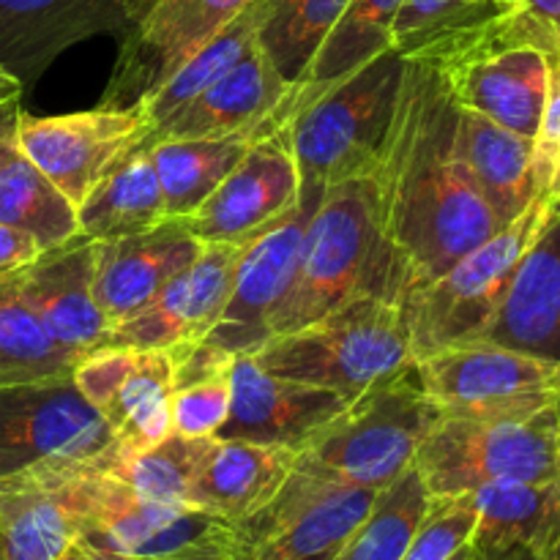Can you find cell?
<instances>
[{
    "label": "cell",
    "instance_id": "8fae6325",
    "mask_svg": "<svg viewBox=\"0 0 560 560\" xmlns=\"http://www.w3.org/2000/svg\"><path fill=\"white\" fill-rule=\"evenodd\" d=\"M118 446L74 377L0 388V476L44 459H96Z\"/></svg>",
    "mask_w": 560,
    "mask_h": 560
},
{
    "label": "cell",
    "instance_id": "30bf717a",
    "mask_svg": "<svg viewBox=\"0 0 560 560\" xmlns=\"http://www.w3.org/2000/svg\"><path fill=\"white\" fill-rule=\"evenodd\" d=\"M145 104L93 107L85 113L20 115L16 148L80 208L93 186L151 135Z\"/></svg>",
    "mask_w": 560,
    "mask_h": 560
},
{
    "label": "cell",
    "instance_id": "9a60e30c",
    "mask_svg": "<svg viewBox=\"0 0 560 560\" xmlns=\"http://www.w3.org/2000/svg\"><path fill=\"white\" fill-rule=\"evenodd\" d=\"M315 208V200L299 197L293 211L246 241L222 317L202 339L206 348L235 359L257 353L271 339V317L299 266L306 222Z\"/></svg>",
    "mask_w": 560,
    "mask_h": 560
},
{
    "label": "cell",
    "instance_id": "7dc6e473",
    "mask_svg": "<svg viewBox=\"0 0 560 560\" xmlns=\"http://www.w3.org/2000/svg\"><path fill=\"white\" fill-rule=\"evenodd\" d=\"M331 560H345V547H342V550H339V552H337V556H334Z\"/></svg>",
    "mask_w": 560,
    "mask_h": 560
},
{
    "label": "cell",
    "instance_id": "603a6c76",
    "mask_svg": "<svg viewBox=\"0 0 560 560\" xmlns=\"http://www.w3.org/2000/svg\"><path fill=\"white\" fill-rule=\"evenodd\" d=\"M474 342L503 345L560 364V195L520 262L501 310Z\"/></svg>",
    "mask_w": 560,
    "mask_h": 560
},
{
    "label": "cell",
    "instance_id": "f1b7e54d",
    "mask_svg": "<svg viewBox=\"0 0 560 560\" xmlns=\"http://www.w3.org/2000/svg\"><path fill=\"white\" fill-rule=\"evenodd\" d=\"M268 131H238V135L202 137V140H162L148 145L167 217L178 219L197 211L241 162L246 148Z\"/></svg>",
    "mask_w": 560,
    "mask_h": 560
},
{
    "label": "cell",
    "instance_id": "7a4b0ae2",
    "mask_svg": "<svg viewBox=\"0 0 560 560\" xmlns=\"http://www.w3.org/2000/svg\"><path fill=\"white\" fill-rule=\"evenodd\" d=\"M364 295L399 304V271L383 238L370 175L328 186L310 213L299 266L271 317V337L320 320Z\"/></svg>",
    "mask_w": 560,
    "mask_h": 560
},
{
    "label": "cell",
    "instance_id": "ee69618b",
    "mask_svg": "<svg viewBox=\"0 0 560 560\" xmlns=\"http://www.w3.org/2000/svg\"><path fill=\"white\" fill-rule=\"evenodd\" d=\"M448 560H492V558L485 556V552H481L479 547L474 545V541H468V545L459 547V550L454 552V556L448 558Z\"/></svg>",
    "mask_w": 560,
    "mask_h": 560
},
{
    "label": "cell",
    "instance_id": "f907efd6",
    "mask_svg": "<svg viewBox=\"0 0 560 560\" xmlns=\"http://www.w3.org/2000/svg\"><path fill=\"white\" fill-rule=\"evenodd\" d=\"M0 560H3V552H0Z\"/></svg>",
    "mask_w": 560,
    "mask_h": 560
},
{
    "label": "cell",
    "instance_id": "2e32d148",
    "mask_svg": "<svg viewBox=\"0 0 560 560\" xmlns=\"http://www.w3.org/2000/svg\"><path fill=\"white\" fill-rule=\"evenodd\" d=\"M153 0H0V69L31 88L58 55L93 36L120 38Z\"/></svg>",
    "mask_w": 560,
    "mask_h": 560
},
{
    "label": "cell",
    "instance_id": "9c48e42d",
    "mask_svg": "<svg viewBox=\"0 0 560 560\" xmlns=\"http://www.w3.org/2000/svg\"><path fill=\"white\" fill-rule=\"evenodd\" d=\"M375 498L377 490L334 481L295 463L271 503L238 525L255 547L252 560L331 556L353 539Z\"/></svg>",
    "mask_w": 560,
    "mask_h": 560
},
{
    "label": "cell",
    "instance_id": "277c9868",
    "mask_svg": "<svg viewBox=\"0 0 560 560\" xmlns=\"http://www.w3.org/2000/svg\"><path fill=\"white\" fill-rule=\"evenodd\" d=\"M252 359L284 381L350 399L413 364L402 310L377 295L355 299L310 326L271 337Z\"/></svg>",
    "mask_w": 560,
    "mask_h": 560
},
{
    "label": "cell",
    "instance_id": "f6af8a7d",
    "mask_svg": "<svg viewBox=\"0 0 560 560\" xmlns=\"http://www.w3.org/2000/svg\"><path fill=\"white\" fill-rule=\"evenodd\" d=\"M501 560H545V558H539L536 552H530V550H514V552H509V556H503Z\"/></svg>",
    "mask_w": 560,
    "mask_h": 560
},
{
    "label": "cell",
    "instance_id": "ffe728a7",
    "mask_svg": "<svg viewBox=\"0 0 560 560\" xmlns=\"http://www.w3.org/2000/svg\"><path fill=\"white\" fill-rule=\"evenodd\" d=\"M96 241L77 235L58 249H47L27 266L11 271L22 301L33 310L44 331L77 355L104 348L109 323L93 301Z\"/></svg>",
    "mask_w": 560,
    "mask_h": 560
},
{
    "label": "cell",
    "instance_id": "5b68a950",
    "mask_svg": "<svg viewBox=\"0 0 560 560\" xmlns=\"http://www.w3.org/2000/svg\"><path fill=\"white\" fill-rule=\"evenodd\" d=\"M556 200V195H536L506 228L399 301L413 361L448 345L474 342L485 334L512 288L520 262L552 217Z\"/></svg>",
    "mask_w": 560,
    "mask_h": 560
},
{
    "label": "cell",
    "instance_id": "ab89813d",
    "mask_svg": "<svg viewBox=\"0 0 560 560\" xmlns=\"http://www.w3.org/2000/svg\"><path fill=\"white\" fill-rule=\"evenodd\" d=\"M42 252L44 246L38 244L33 235L0 222V273H11L16 271V268L27 266V262L36 260Z\"/></svg>",
    "mask_w": 560,
    "mask_h": 560
},
{
    "label": "cell",
    "instance_id": "83f0119b",
    "mask_svg": "<svg viewBox=\"0 0 560 560\" xmlns=\"http://www.w3.org/2000/svg\"><path fill=\"white\" fill-rule=\"evenodd\" d=\"M405 0H350L331 31L317 47L301 80L290 91V107L295 109L348 77L350 71L370 63L375 55L392 49V31Z\"/></svg>",
    "mask_w": 560,
    "mask_h": 560
},
{
    "label": "cell",
    "instance_id": "4316f807",
    "mask_svg": "<svg viewBox=\"0 0 560 560\" xmlns=\"http://www.w3.org/2000/svg\"><path fill=\"white\" fill-rule=\"evenodd\" d=\"M164 219L162 186L145 145L126 153L77 208L80 235L96 244L145 233Z\"/></svg>",
    "mask_w": 560,
    "mask_h": 560
},
{
    "label": "cell",
    "instance_id": "52a82bcc",
    "mask_svg": "<svg viewBox=\"0 0 560 560\" xmlns=\"http://www.w3.org/2000/svg\"><path fill=\"white\" fill-rule=\"evenodd\" d=\"M430 498H457L495 481L560 479L556 408L523 421L441 416L416 454Z\"/></svg>",
    "mask_w": 560,
    "mask_h": 560
},
{
    "label": "cell",
    "instance_id": "5bb4252c",
    "mask_svg": "<svg viewBox=\"0 0 560 560\" xmlns=\"http://www.w3.org/2000/svg\"><path fill=\"white\" fill-rule=\"evenodd\" d=\"M252 3L255 0H153L120 38L118 63L98 104H140Z\"/></svg>",
    "mask_w": 560,
    "mask_h": 560
},
{
    "label": "cell",
    "instance_id": "60d3db41",
    "mask_svg": "<svg viewBox=\"0 0 560 560\" xmlns=\"http://www.w3.org/2000/svg\"><path fill=\"white\" fill-rule=\"evenodd\" d=\"M20 98L0 104V167L16 151V124H20Z\"/></svg>",
    "mask_w": 560,
    "mask_h": 560
},
{
    "label": "cell",
    "instance_id": "74e56055",
    "mask_svg": "<svg viewBox=\"0 0 560 560\" xmlns=\"http://www.w3.org/2000/svg\"><path fill=\"white\" fill-rule=\"evenodd\" d=\"M476 530V506L470 495L432 498L424 523L416 530L399 560H448Z\"/></svg>",
    "mask_w": 560,
    "mask_h": 560
},
{
    "label": "cell",
    "instance_id": "484cf974",
    "mask_svg": "<svg viewBox=\"0 0 560 560\" xmlns=\"http://www.w3.org/2000/svg\"><path fill=\"white\" fill-rule=\"evenodd\" d=\"M457 153L501 224L517 219L536 197L534 140L509 131L487 115L457 113Z\"/></svg>",
    "mask_w": 560,
    "mask_h": 560
},
{
    "label": "cell",
    "instance_id": "ba28073f",
    "mask_svg": "<svg viewBox=\"0 0 560 560\" xmlns=\"http://www.w3.org/2000/svg\"><path fill=\"white\" fill-rule=\"evenodd\" d=\"M416 381L441 416L523 421L556 408L560 364L492 342H459L413 361Z\"/></svg>",
    "mask_w": 560,
    "mask_h": 560
},
{
    "label": "cell",
    "instance_id": "6da1fadb",
    "mask_svg": "<svg viewBox=\"0 0 560 560\" xmlns=\"http://www.w3.org/2000/svg\"><path fill=\"white\" fill-rule=\"evenodd\" d=\"M457 113L432 66L405 58L372 186L405 299L498 233L501 219L457 153Z\"/></svg>",
    "mask_w": 560,
    "mask_h": 560
},
{
    "label": "cell",
    "instance_id": "b9f144b4",
    "mask_svg": "<svg viewBox=\"0 0 560 560\" xmlns=\"http://www.w3.org/2000/svg\"><path fill=\"white\" fill-rule=\"evenodd\" d=\"M520 3H525L530 11H536V14L556 22L560 27V0H520Z\"/></svg>",
    "mask_w": 560,
    "mask_h": 560
},
{
    "label": "cell",
    "instance_id": "d590c367",
    "mask_svg": "<svg viewBox=\"0 0 560 560\" xmlns=\"http://www.w3.org/2000/svg\"><path fill=\"white\" fill-rule=\"evenodd\" d=\"M230 413V366L175 383L170 424L180 438H217Z\"/></svg>",
    "mask_w": 560,
    "mask_h": 560
},
{
    "label": "cell",
    "instance_id": "8d00e7d4",
    "mask_svg": "<svg viewBox=\"0 0 560 560\" xmlns=\"http://www.w3.org/2000/svg\"><path fill=\"white\" fill-rule=\"evenodd\" d=\"M501 3L503 0H405L394 20L392 47L399 55H408L441 33L490 14Z\"/></svg>",
    "mask_w": 560,
    "mask_h": 560
},
{
    "label": "cell",
    "instance_id": "4fadbf2b",
    "mask_svg": "<svg viewBox=\"0 0 560 560\" xmlns=\"http://www.w3.org/2000/svg\"><path fill=\"white\" fill-rule=\"evenodd\" d=\"M71 377L126 452L156 446L173 432L170 394L175 386V361L170 350L104 345L82 355Z\"/></svg>",
    "mask_w": 560,
    "mask_h": 560
},
{
    "label": "cell",
    "instance_id": "f546056e",
    "mask_svg": "<svg viewBox=\"0 0 560 560\" xmlns=\"http://www.w3.org/2000/svg\"><path fill=\"white\" fill-rule=\"evenodd\" d=\"M0 222L33 235L44 252L80 235L77 208L20 148L0 167Z\"/></svg>",
    "mask_w": 560,
    "mask_h": 560
},
{
    "label": "cell",
    "instance_id": "44dd1931",
    "mask_svg": "<svg viewBox=\"0 0 560 560\" xmlns=\"http://www.w3.org/2000/svg\"><path fill=\"white\" fill-rule=\"evenodd\" d=\"M202 241L184 219H164L145 233L96 244L93 301L109 328L142 310L180 268L202 252Z\"/></svg>",
    "mask_w": 560,
    "mask_h": 560
},
{
    "label": "cell",
    "instance_id": "bcb514c9",
    "mask_svg": "<svg viewBox=\"0 0 560 560\" xmlns=\"http://www.w3.org/2000/svg\"><path fill=\"white\" fill-rule=\"evenodd\" d=\"M556 416H558V443H560V397H558V402H556Z\"/></svg>",
    "mask_w": 560,
    "mask_h": 560
},
{
    "label": "cell",
    "instance_id": "1f68e13d",
    "mask_svg": "<svg viewBox=\"0 0 560 560\" xmlns=\"http://www.w3.org/2000/svg\"><path fill=\"white\" fill-rule=\"evenodd\" d=\"M266 5V0H255L252 5H246L224 31H219L217 36L208 44H202L184 66H178L162 88H156L151 96L142 98L153 129H156L162 120L173 118V115L178 113V109H184L191 98L200 96L211 82H217L219 77L230 69V66L238 63L241 55L257 42V36H260Z\"/></svg>",
    "mask_w": 560,
    "mask_h": 560
},
{
    "label": "cell",
    "instance_id": "836d02e7",
    "mask_svg": "<svg viewBox=\"0 0 560 560\" xmlns=\"http://www.w3.org/2000/svg\"><path fill=\"white\" fill-rule=\"evenodd\" d=\"M430 506L432 498L413 465L377 492L366 520L345 545V560H399Z\"/></svg>",
    "mask_w": 560,
    "mask_h": 560
},
{
    "label": "cell",
    "instance_id": "7402d4cb",
    "mask_svg": "<svg viewBox=\"0 0 560 560\" xmlns=\"http://www.w3.org/2000/svg\"><path fill=\"white\" fill-rule=\"evenodd\" d=\"M88 534V520L66 485L60 459L0 476L3 560H63Z\"/></svg>",
    "mask_w": 560,
    "mask_h": 560
},
{
    "label": "cell",
    "instance_id": "d4e9b609",
    "mask_svg": "<svg viewBox=\"0 0 560 560\" xmlns=\"http://www.w3.org/2000/svg\"><path fill=\"white\" fill-rule=\"evenodd\" d=\"M476 506V547L492 560L530 550L556 560L560 539V479L495 481L468 492Z\"/></svg>",
    "mask_w": 560,
    "mask_h": 560
},
{
    "label": "cell",
    "instance_id": "681fc988",
    "mask_svg": "<svg viewBox=\"0 0 560 560\" xmlns=\"http://www.w3.org/2000/svg\"><path fill=\"white\" fill-rule=\"evenodd\" d=\"M0 74H5V71H3V69H0Z\"/></svg>",
    "mask_w": 560,
    "mask_h": 560
},
{
    "label": "cell",
    "instance_id": "7bdbcfd3",
    "mask_svg": "<svg viewBox=\"0 0 560 560\" xmlns=\"http://www.w3.org/2000/svg\"><path fill=\"white\" fill-rule=\"evenodd\" d=\"M22 85L11 74H0V104L9 102V98H20Z\"/></svg>",
    "mask_w": 560,
    "mask_h": 560
},
{
    "label": "cell",
    "instance_id": "d6a6232c",
    "mask_svg": "<svg viewBox=\"0 0 560 560\" xmlns=\"http://www.w3.org/2000/svg\"><path fill=\"white\" fill-rule=\"evenodd\" d=\"M211 438H180L170 432L162 443L142 452L115 448L104 468L129 490L153 503L189 506V492L202 468Z\"/></svg>",
    "mask_w": 560,
    "mask_h": 560
},
{
    "label": "cell",
    "instance_id": "c3c4849f",
    "mask_svg": "<svg viewBox=\"0 0 560 560\" xmlns=\"http://www.w3.org/2000/svg\"><path fill=\"white\" fill-rule=\"evenodd\" d=\"M556 560H560V539H558V552H556Z\"/></svg>",
    "mask_w": 560,
    "mask_h": 560
},
{
    "label": "cell",
    "instance_id": "d6986e66",
    "mask_svg": "<svg viewBox=\"0 0 560 560\" xmlns=\"http://www.w3.org/2000/svg\"><path fill=\"white\" fill-rule=\"evenodd\" d=\"M290 85L260 42L252 44L238 63L191 98L173 118L162 120L142 145L162 140H202L238 131H268L293 120Z\"/></svg>",
    "mask_w": 560,
    "mask_h": 560
},
{
    "label": "cell",
    "instance_id": "3957f363",
    "mask_svg": "<svg viewBox=\"0 0 560 560\" xmlns=\"http://www.w3.org/2000/svg\"><path fill=\"white\" fill-rule=\"evenodd\" d=\"M405 58L397 49L328 85L290 120L301 197L320 200L328 186L372 175L394 115Z\"/></svg>",
    "mask_w": 560,
    "mask_h": 560
},
{
    "label": "cell",
    "instance_id": "cb8c5ba5",
    "mask_svg": "<svg viewBox=\"0 0 560 560\" xmlns=\"http://www.w3.org/2000/svg\"><path fill=\"white\" fill-rule=\"evenodd\" d=\"M299 452L288 446H260L249 441L211 438L202 468L189 492V506L244 523L282 490L293 474Z\"/></svg>",
    "mask_w": 560,
    "mask_h": 560
},
{
    "label": "cell",
    "instance_id": "ac0fdd59",
    "mask_svg": "<svg viewBox=\"0 0 560 560\" xmlns=\"http://www.w3.org/2000/svg\"><path fill=\"white\" fill-rule=\"evenodd\" d=\"M350 402L345 394L271 375L252 355H235L230 361V413L217 438L301 452Z\"/></svg>",
    "mask_w": 560,
    "mask_h": 560
},
{
    "label": "cell",
    "instance_id": "f35d334b",
    "mask_svg": "<svg viewBox=\"0 0 560 560\" xmlns=\"http://www.w3.org/2000/svg\"><path fill=\"white\" fill-rule=\"evenodd\" d=\"M536 195H560V60L552 63L547 98L534 135Z\"/></svg>",
    "mask_w": 560,
    "mask_h": 560
},
{
    "label": "cell",
    "instance_id": "e575fe53",
    "mask_svg": "<svg viewBox=\"0 0 560 560\" xmlns=\"http://www.w3.org/2000/svg\"><path fill=\"white\" fill-rule=\"evenodd\" d=\"M266 3L257 42L262 44L279 74L295 85L350 0H266Z\"/></svg>",
    "mask_w": 560,
    "mask_h": 560
},
{
    "label": "cell",
    "instance_id": "4dcf8cb0",
    "mask_svg": "<svg viewBox=\"0 0 560 560\" xmlns=\"http://www.w3.org/2000/svg\"><path fill=\"white\" fill-rule=\"evenodd\" d=\"M80 359L44 331L11 273H0V388L71 375Z\"/></svg>",
    "mask_w": 560,
    "mask_h": 560
},
{
    "label": "cell",
    "instance_id": "8992f818",
    "mask_svg": "<svg viewBox=\"0 0 560 560\" xmlns=\"http://www.w3.org/2000/svg\"><path fill=\"white\" fill-rule=\"evenodd\" d=\"M438 419L441 413L419 388L410 364L359 394L301 448L295 463L334 481L381 492L413 468Z\"/></svg>",
    "mask_w": 560,
    "mask_h": 560
},
{
    "label": "cell",
    "instance_id": "e0dca14e",
    "mask_svg": "<svg viewBox=\"0 0 560 560\" xmlns=\"http://www.w3.org/2000/svg\"><path fill=\"white\" fill-rule=\"evenodd\" d=\"M246 244H206L137 315L109 328L107 345L129 350H173L197 345L222 317Z\"/></svg>",
    "mask_w": 560,
    "mask_h": 560
},
{
    "label": "cell",
    "instance_id": "7c38bea8",
    "mask_svg": "<svg viewBox=\"0 0 560 560\" xmlns=\"http://www.w3.org/2000/svg\"><path fill=\"white\" fill-rule=\"evenodd\" d=\"M301 197L290 124L257 137L228 178L184 219L202 244H246L277 219L293 211Z\"/></svg>",
    "mask_w": 560,
    "mask_h": 560
}]
</instances>
